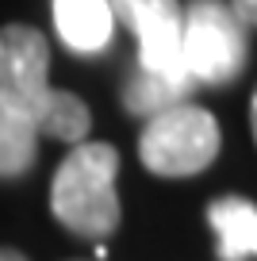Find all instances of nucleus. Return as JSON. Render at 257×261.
Segmentation results:
<instances>
[{"mask_svg":"<svg viewBox=\"0 0 257 261\" xmlns=\"http://www.w3.org/2000/svg\"><path fill=\"white\" fill-rule=\"evenodd\" d=\"M50 46L35 27H0V104L27 119L39 135L62 142H85L92 115L85 100L50 85Z\"/></svg>","mask_w":257,"mask_h":261,"instance_id":"obj_1","label":"nucleus"},{"mask_svg":"<svg viewBox=\"0 0 257 261\" xmlns=\"http://www.w3.org/2000/svg\"><path fill=\"white\" fill-rule=\"evenodd\" d=\"M119 150L108 142H73L50 185V212L81 238L104 242L119 227Z\"/></svg>","mask_w":257,"mask_h":261,"instance_id":"obj_2","label":"nucleus"},{"mask_svg":"<svg viewBox=\"0 0 257 261\" xmlns=\"http://www.w3.org/2000/svg\"><path fill=\"white\" fill-rule=\"evenodd\" d=\"M219 142L215 115L185 100L146 119L138 135V162L158 177H192L215 162Z\"/></svg>","mask_w":257,"mask_h":261,"instance_id":"obj_3","label":"nucleus"},{"mask_svg":"<svg viewBox=\"0 0 257 261\" xmlns=\"http://www.w3.org/2000/svg\"><path fill=\"white\" fill-rule=\"evenodd\" d=\"M249 27L226 0H188L181 23V58L196 85H226L246 69Z\"/></svg>","mask_w":257,"mask_h":261,"instance_id":"obj_4","label":"nucleus"},{"mask_svg":"<svg viewBox=\"0 0 257 261\" xmlns=\"http://www.w3.org/2000/svg\"><path fill=\"white\" fill-rule=\"evenodd\" d=\"M181 23L185 4L181 0H135L127 27L138 35V69L173 81H192L181 58Z\"/></svg>","mask_w":257,"mask_h":261,"instance_id":"obj_5","label":"nucleus"},{"mask_svg":"<svg viewBox=\"0 0 257 261\" xmlns=\"http://www.w3.org/2000/svg\"><path fill=\"white\" fill-rule=\"evenodd\" d=\"M54 27L77 54H100L112 46L115 12L108 0H54Z\"/></svg>","mask_w":257,"mask_h":261,"instance_id":"obj_6","label":"nucleus"},{"mask_svg":"<svg viewBox=\"0 0 257 261\" xmlns=\"http://www.w3.org/2000/svg\"><path fill=\"white\" fill-rule=\"evenodd\" d=\"M208 223L219 238V261L257 257V204L242 196H223L208 207Z\"/></svg>","mask_w":257,"mask_h":261,"instance_id":"obj_7","label":"nucleus"},{"mask_svg":"<svg viewBox=\"0 0 257 261\" xmlns=\"http://www.w3.org/2000/svg\"><path fill=\"white\" fill-rule=\"evenodd\" d=\"M196 81H173V77H158V73H142L138 69L135 77L123 89V108L138 119H150V115L165 112L173 104H185L192 96Z\"/></svg>","mask_w":257,"mask_h":261,"instance_id":"obj_8","label":"nucleus"},{"mask_svg":"<svg viewBox=\"0 0 257 261\" xmlns=\"http://www.w3.org/2000/svg\"><path fill=\"white\" fill-rule=\"evenodd\" d=\"M35 158H39V130L0 104V177L16 180L31 173Z\"/></svg>","mask_w":257,"mask_h":261,"instance_id":"obj_9","label":"nucleus"},{"mask_svg":"<svg viewBox=\"0 0 257 261\" xmlns=\"http://www.w3.org/2000/svg\"><path fill=\"white\" fill-rule=\"evenodd\" d=\"M226 4L234 8V16L246 27H257V0H226Z\"/></svg>","mask_w":257,"mask_h":261,"instance_id":"obj_10","label":"nucleus"},{"mask_svg":"<svg viewBox=\"0 0 257 261\" xmlns=\"http://www.w3.org/2000/svg\"><path fill=\"white\" fill-rule=\"evenodd\" d=\"M108 4H112V12H115V23H127L131 4H135V0H108Z\"/></svg>","mask_w":257,"mask_h":261,"instance_id":"obj_11","label":"nucleus"},{"mask_svg":"<svg viewBox=\"0 0 257 261\" xmlns=\"http://www.w3.org/2000/svg\"><path fill=\"white\" fill-rule=\"evenodd\" d=\"M249 130H253V142H257V89H253V100H249Z\"/></svg>","mask_w":257,"mask_h":261,"instance_id":"obj_12","label":"nucleus"},{"mask_svg":"<svg viewBox=\"0 0 257 261\" xmlns=\"http://www.w3.org/2000/svg\"><path fill=\"white\" fill-rule=\"evenodd\" d=\"M0 261H27L19 250H0Z\"/></svg>","mask_w":257,"mask_h":261,"instance_id":"obj_13","label":"nucleus"}]
</instances>
